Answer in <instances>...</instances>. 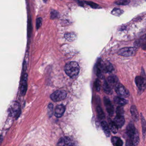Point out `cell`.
I'll return each mask as SVG.
<instances>
[{
    "mask_svg": "<svg viewBox=\"0 0 146 146\" xmlns=\"http://www.w3.org/2000/svg\"><path fill=\"white\" fill-rule=\"evenodd\" d=\"M107 82L111 87H115L119 83V79L115 75H111L108 78Z\"/></svg>",
    "mask_w": 146,
    "mask_h": 146,
    "instance_id": "cell-10",
    "label": "cell"
},
{
    "mask_svg": "<svg viewBox=\"0 0 146 146\" xmlns=\"http://www.w3.org/2000/svg\"><path fill=\"white\" fill-rule=\"evenodd\" d=\"M113 122L118 128H121L125 123V119L124 116L117 115L114 118Z\"/></svg>",
    "mask_w": 146,
    "mask_h": 146,
    "instance_id": "cell-11",
    "label": "cell"
},
{
    "mask_svg": "<svg viewBox=\"0 0 146 146\" xmlns=\"http://www.w3.org/2000/svg\"><path fill=\"white\" fill-rule=\"evenodd\" d=\"M136 129H137L135 127V125L133 123L130 122L128 125L127 128H126V133H127V135L128 136L129 138H130L132 136L133 133L135 132Z\"/></svg>",
    "mask_w": 146,
    "mask_h": 146,
    "instance_id": "cell-15",
    "label": "cell"
},
{
    "mask_svg": "<svg viewBox=\"0 0 146 146\" xmlns=\"http://www.w3.org/2000/svg\"><path fill=\"white\" fill-rule=\"evenodd\" d=\"M126 146H135L132 143V142L130 139H128L126 141Z\"/></svg>",
    "mask_w": 146,
    "mask_h": 146,
    "instance_id": "cell-33",
    "label": "cell"
},
{
    "mask_svg": "<svg viewBox=\"0 0 146 146\" xmlns=\"http://www.w3.org/2000/svg\"><path fill=\"white\" fill-rule=\"evenodd\" d=\"M65 111V107L63 105H60L56 106L54 115L55 117L60 118L63 116Z\"/></svg>",
    "mask_w": 146,
    "mask_h": 146,
    "instance_id": "cell-9",
    "label": "cell"
},
{
    "mask_svg": "<svg viewBox=\"0 0 146 146\" xmlns=\"http://www.w3.org/2000/svg\"><path fill=\"white\" fill-rule=\"evenodd\" d=\"M87 3H88V5H89L90 6V7L93 8H95V9H97V8H101L100 7L97 5V4H96V3H94L92 2H88Z\"/></svg>",
    "mask_w": 146,
    "mask_h": 146,
    "instance_id": "cell-31",
    "label": "cell"
},
{
    "mask_svg": "<svg viewBox=\"0 0 146 146\" xmlns=\"http://www.w3.org/2000/svg\"><path fill=\"white\" fill-rule=\"evenodd\" d=\"M94 85L96 90L97 91H100L101 88L100 81L98 79H96V80L95 82Z\"/></svg>",
    "mask_w": 146,
    "mask_h": 146,
    "instance_id": "cell-30",
    "label": "cell"
},
{
    "mask_svg": "<svg viewBox=\"0 0 146 146\" xmlns=\"http://www.w3.org/2000/svg\"><path fill=\"white\" fill-rule=\"evenodd\" d=\"M136 47H125L119 49L118 52V54L123 57H129L134 56L137 51Z\"/></svg>",
    "mask_w": 146,
    "mask_h": 146,
    "instance_id": "cell-3",
    "label": "cell"
},
{
    "mask_svg": "<svg viewBox=\"0 0 146 146\" xmlns=\"http://www.w3.org/2000/svg\"><path fill=\"white\" fill-rule=\"evenodd\" d=\"M115 92L118 95L123 98H126L129 96V90L121 84L118 83L114 87Z\"/></svg>",
    "mask_w": 146,
    "mask_h": 146,
    "instance_id": "cell-5",
    "label": "cell"
},
{
    "mask_svg": "<svg viewBox=\"0 0 146 146\" xmlns=\"http://www.w3.org/2000/svg\"><path fill=\"white\" fill-rule=\"evenodd\" d=\"M142 48L143 49H146V45H143L142 47Z\"/></svg>",
    "mask_w": 146,
    "mask_h": 146,
    "instance_id": "cell-35",
    "label": "cell"
},
{
    "mask_svg": "<svg viewBox=\"0 0 146 146\" xmlns=\"http://www.w3.org/2000/svg\"><path fill=\"white\" fill-rule=\"evenodd\" d=\"M141 39L142 40L146 41V34L144 35L141 38Z\"/></svg>",
    "mask_w": 146,
    "mask_h": 146,
    "instance_id": "cell-34",
    "label": "cell"
},
{
    "mask_svg": "<svg viewBox=\"0 0 146 146\" xmlns=\"http://www.w3.org/2000/svg\"></svg>",
    "mask_w": 146,
    "mask_h": 146,
    "instance_id": "cell-36",
    "label": "cell"
},
{
    "mask_svg": "<svg viewBox=\"0 0 146 146\" xmlns=\"http://www.w3.org/2000/svg\"><path fill=\"white\" fill-rule=\"evenodd\" d=\"M103 90L105 93L108 95H111L113 94V90L111 87L108 84L106 81H104L103 84Z\"/></svg>",
    "mask_w": 146,
    "mask_h": 146,
    "instance_id": "cell-19",
    "label": "cell"
},
{
    "mask_svg": "<svg viewBox=\"0 0 146 146\" xmlns=\"http://www.w3.org/2000/svg\"><path fill=\"white\" fill-rule=\"evenodd\" d=\"M104 103L108 114L111 116L113 115L114 113V109H113V106L112 105L111 101L109 100V98H108L107 97H104Z\"/></svg>",
    "mask_w": 146,
    "mask_h": 146,
    "instance_id": "cell-7",
    "label": "cell"
},
{
    "mask_svg": "<svg viewBox=\"0 0 146 146\" xmlns=\"http://www.w3.org/2000/svg\"><path fill=\"white\" fill-rule=\"evenodd\" d=\"M113 101L115 104L119 105L120 106H125L128 103L127 100H125L124 98H121L119 96H116L114 97Z\"/></svg>",
    "mask_w": 146,
    "mask_h": 146,
    "instance_id": "cell-17",
    "label": "cell"
},
{
    "mask_svg": "<svg viewBox=\"0 0 146 146\" xmlns=\"http://www.w3.org/2000/svg\"><path fill=\"white\" fill-rule=\"evenodd\" d=\"M64 143L65 145L68 146H73L74 145V142L72 139L69 137H65L63 138Z\"/></svg>",
    "mask_w": 146,
    "mask_h": 146,
    "instance_id": "cell-25",
    "label": "cell"
},
{
    "mask_svg": "<svg viewBox=\"0 0 146 146\" xmlns=\"http://www.w3.org/2000/svg\"><path fill=\"white\" fill-rule=\"evenodd\" d=\"M27 74H25L23 76V78L22 81V86L21 87V94L22 95L24 96L25 95L27 91Z\"/></svg>",
    "mask_w": 146,
    "mask_h": 146,
    "instance_id": "cell-12",
    "label": "cell"
},
{
    "mask_svg": "<svg viewBox=\"0 0 146 146\" xmlns=\"http://www.w3.org/2000/svg\"><path fill=\"white\" fill-rule=\"evenodd\" d=\"M65 37L68 40L72 41L75 40L76 35L75 34H73L72 33H68L65 35Z\"/></svg>",
    "mask_w": 146,
    "mask_h": 146,
    "instance_id": "cell-27",
    "label": "cell"
},
{
    "mask_svg": "<svg viewBox=\"0 0 146 146\" xmlns=\"http://www.w3.org/2000/svg\"><path fill=\"white\" fill-rule=\"evenodd\" d=\"M112 142L116 146H122L123 145V142L120 138L118 137H113L112 138Z\"/></svg>",
    "mask_w": 146,
    "mask_h": 146,
    "instance_id": "cell-22",
    "label": "cell"
},
{
    "mask_svg": "<svg viewBox=\"0 0 146 146\" xmlns=\"http://www.w3.org/2000/svg\"><path fill=\"white\" fill-rule=\"evenodd\" d=\"M114 70L113 66L108 61L103 63V72L105 73H111Z\"/></svg>",
    "mask_w": 146,
    "mask_h": 146,
    "instance_id": "cell-16",
    "label": "cell"
},
{
    "mask_svg": "<svg viewBox=\"0 0 146 146\" xmlns=\"http://www.w3.org/2000/svg\"><path fill=\"white\" fill-rule=\"evenodd\" d=\"M135 82L138 88V93L141 94L146 89V75L143 68H142L141 76L136 77Z\"/></svg>",
    "mask_w": 146,
    "mask_h": 146,
    "instance_id": "cell-2",
    "label": "cell"
},
{
    "mask_svg": "<svg viewBox=\"0 0 146 146\" xmlns=\"http://www.w3.org/2000/svg\"><path fill=\"white\" fill-rule=\"evenodd\" d=\"M8 112L11 117H18L21 112L19 104L16 102H13L9 107Z\"/></svg>",
    "mask_w": 146,
    "mask_h": 146,
    "instance_id": "cell-4",
    "label": "cell"
},
{
    "mask_svg": "<svg viewBox=\"0 0 146 146\" xmlns=\"http://www.w3.org/2000/svg\"><path fill=\"white\" fill-rule=\"evenodd\" d=\"M53 105L52 104L50 103L48 105V114L49 117H51L52 116L53 113Z\"/></svg>",
    "mask_w": 146,
    "mask_h": 146,
    "instance_id": "cell-26",
    "label": "cell"
},
{
    "mask_svg": "<svg viewBox=\"0 0 146 146\" xmlns=\"http://www.w3.org/2000/svg\"><path fill=\"white\" fill-rule=\"evenodd\" d=\"M130 2V1H129L122 0V1H115L114 3L116 5H129Z\"/></svg>",
    "mask_w": 146,
    "mask_h": 146,
    "instance_id": "cell-28",
    "label": "cell"
},
{
    "mask_svg": "<svg viewBox=\"0 0 146 146\" xmlns=\"http://www.w3.org/2000/svg\"><path fill=\"white\" fill-rule=\"evenodd\" d=\"M130 112L133 120L135 122H137L139 120V115L135 106H132L131 107Z\"/></svg>",
    "mask_w": 146,
    "mask_h": 146,
    "instance_id": "cell-13",
    "label": "cell"
},
{
    "mask_svg": "<svg viewBox=\"0 0 146 146\" xmlns=\"http://www.w3.org/2000/svg\"><path fill=\"white\" fill-rule=\"evenodd\" d=\"M109 127L111 131L112 132L113 134H116L118 130V127H117L116 124L114 123V122H112L111 121H110L109 122Z\"/></svg>",
    "mask_w": 146,
    "mask_h": 146,
    "instance_id": "cell-21",
    "label": "cell"
},
{
    "mask_svg": "<svg viewBox=\"0 0 146 146\" xmlns=\"http://www.w3.org/2000/svg\"><path fill=\"white\" fill-rule=\"evenodd\" d=\"M124 113V111L123 108L122 106H119L117 108V110H116L117 115L123 116Z\"/></svg>",
    "mask_w": 146,
    "mask_h": 146,
    "instance_id": "cell-29",
    "label": "cell"
},
{
    "mask_svg": "<svg viewBox=\"0 0 146 146\" xmlns=\"http://www.w3.org/2000/svg\"><path fill=\"white\" fill-rule=\"evenodd\" d=\"M42 23V19L40 18H39L38 19L36 20V27L37 29H39L40 28V26H41V24Z\"/></svg>",
    "mask_w": 146,
    "mask_h": 146,
    "instance_id": "cell-32",
    "label": "cell"
},
{
    "mask_svg": "<svg viewBox=\"0 0 146 146\" xmlns=\"http://www.w3.org/2000/svg\"><path fill=\"white\" fill-rule=\"evenodd\" d=\"M141 119L143 135V139H144L146 135V121L142 113H141Z\"/></svg>",
    "mask_w": 146,
    "mask_h": 146,
    "instance_id": "cell-20",
    "label": "cell"
},
{
    "mask_svg": "<svg viewBox=\"0 0 146 146\" xmlns=\"http://www.w3.org/2000/svg\"><path fill=\"white\" fill-rule=\"evenodd\" d=\"M64 70L67 76L71 78H75L79 74L80 67L77 62L71 61L66 64Z\"/></svg>",
    "mask_w": 146,
    "mask_h": 146,
    "instance_id": "cell-1",
    "label": "cell"
},
{
    "mask_svg": "<svg viewBox=\"0 0 146 146\" xmlns=\"http://www.w3.org/2000/svg\"><path fill=\"white\" fill-rule=\"evenodd\" d=\"M103 62L101 59H99L97 61L96 64V74L100 78H103Z\"/></svg>",
    "mask_w": 146,
    "mask_h": 146,
    "instance_id": "cell-8",
    "label": "cell"
},
{
    "mask_svg": "<svg viewBox=\"0 0 146 146\" xmlns=\"http://www.w3.org/2000/svg\"><path fill=\"white\" fill-rule=\"evenodd\" d=\"M96 111H97L98 117L99 119H105V113H104L102 108L100 106H98L96 108Z\"/></svg>",
    "mask_w": 146,
    "mask_h": 146,
    "instance_id": "cell-23",
    "label": "cell"
},
{
    "mask_svg": "<svg viewBox=\"0 0 146 146\" xmlns=\"http://www.w3.org/2000/svg\"><path fill=\"white\" fill-rule=\"evenodd\" d=\"M129 139H130L132 143L135 146H136L138 145L140 141V137H139V133L137 129L136 130L134 134L132 135L130 138H129Z\"/></svg>",
    "mask_w": 146,
    "mask_h": 146,
    "instance_id": "cell-14",
    "label": "cell"
},
{
    "mask_svg": "<svg viewBox=\"0 0 146 146\" xmlns=\"http://www.w3.org/2000/svg\"><path fill=\"white\" fill-rule=\"evenodd\" d=\"M123 13V11L119 8H115L111 12V14L113 16L119 17Z\"/></svg>",
    "mask_w": 146,
    "mask_h": 146,
    "instance_id": "cell-24",
    "label": "cell"
},
{
    "mask_svg": "<svg viewBox=\"0 0 146 146\" xmlns=\"http://www.w3.org/2000/svg\"><path fill=\"white\" fill-rule=\"evenodd\" d=\"M101 125L102 128V130L104 131L105 135L107 137H109L111 135V133H110V129L109 125H108L107 123L105 121H103L102 122Z\"/></svg>",
    "mask_w": 146,
    "mask_h": 146,
    "instance_id": "cell-18",
    "label": "cell"
},
{
    "mask_svg": "<svg viewBox=\"0 0 146 146\" xmlns=\"http://www.w3.org/2000/svg\"><path fill=\"white\" fill-rule=\"evenodd\" d=\"M67 93L64 90H58L54 92L51 95V99L54 102H58L65 99Z\"/></svg>",
    "mask_w": 146,
    "mask_h": 146,
    "instance_id": "cell-6",
    "label": "cell"
}]
</instances>
